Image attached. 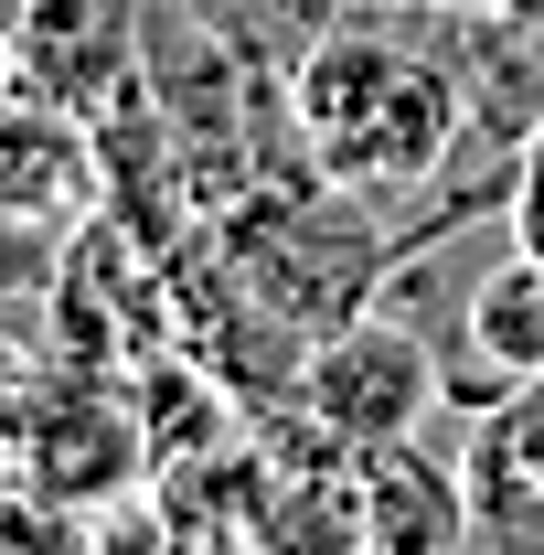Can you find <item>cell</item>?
<instances>
[{
  "mask_svg": "<svg viewBox=\"0 0 544 555\" xmlns=\"http://www.w3.org/2000/svg\"><path fill=\"white\" fill-rule=\"evenodd\" d=\"M213 246L235 257V278L268 299L299 343H321V332H341L352 310H374L396 288L406 224H385L363 193H341L321 171H277L246 204L213 214Z\"/></svg>",
  "mask_w": 544,
  "mask_h": 555,
  "instance_id": "2",
  "label": "cell"
},
{
  "mask_svg": "<svg viewBox=\"0 0 544 555\" xmlns=\"http://www.w3.org/2000/svg\"><path fill=\"white\" fill-rule=\"evenodd\" d=\"M11 11H22V0H0V22H11Z\"/></svg>",
  "mask_w": 544,
  "mask_h": 555,
  "instance_id": "15",
  "label": "cell"
},
{
  "mask_svg": "<svg viewBox=\"0 0 544 555\" xmlns=\"http://www.w3.org/2000/svg\"><path fill=\"white\" fill-rule=\"evenodd\" d=\"M363 513H374V555H459L470 470L427 438H385V449H363Z\"/></svg>",
  "mask_w": 544,
  "mask_h": 555,
  "instance_id": "8",
  "label": "cell"
},
{
  "mask_svg": "<svg viewBox=\"0 0 544 555\" xmlns=\"http://www.w3.org/2000/svg\"><path fill=\"white\" fill-rule=\"evenodd\" d=\"M299 406L321 416L332 438H352V449L427 438V416L449 406V352H438V332H416V321H396V310L374 299V310H352L341 332L310 343Z\"/></svg>",
  "mask_w": 544,
  "mask_h": 555,
  "instance_id": "3",
  "label": "cell"
},
{
  "mask_svg": "<svg viewBox=\"0 0 544 555\" xmlns=\"http://www.w3.org/2000/svg\"><path fill=\"white\" fill-rule=\"evenodd\" d=\"M150 0H22L11 11V86L54 96L75 118H107L139 86Z\"/></svg>",
  "mask_w": 544,
  "mask_h": 555,
  "instance_id": "4",
  "label": "cell"
},
{
  "mask_svg": "<svg viewBox=\"0 0 544 555\" xmlns=\"http://www.w3.org/2000/svg\"><path fill=\"white\" fill-rule=\"evenodd\" d=\"M0 86H11V22H0Z\"/></svg>",
  "mask_w": 544,
  "mask_h": 555,
  "instance_id": "14",
  "label": "cell"
},
{
  "mask_svg": "<svg viewBox=\"0 0 544 555\" xmlns=\"http://www.w3.org/2000/svg\"><path fill=\"white\" fill-rule=\"evenodd\" d=\"M11 449H22V470L54 491L65 513H107V502L150 470V427H139L107 385H43Z\"/></svg>",
  "mask_w": 544,
  "mask_h": 555,
  "instance_id": "5",
  "label": "cell"
},
{
  "mask_svg": "<svg viewBox=\"0 0 544 555\" xmlns=\"http://www.w3.org/2000/svg\"><path fill=\"white\" fill-rule=\"evenodd\" d=\"M513 246L544 257V129L523 139V160H513Z\"/></svg>",
  "mask_w": 544,
  "mask_h": 555,
  "instance_id": "11",
  "label": "cell"
},
{
  "mask_svg": "<svg viewBox=\"0 0 544 555\" xmlns=\"http://www.w3.org/2000/svg\"><path fill=\"white\" fill-rule=\"evenodd\" d=\"M491 427H502V449L534 470V491H544V374L534 385H513V396H491Z\"/></svg>",
  "mask_w": 544,
  "mask_h": 555,
  "instance_id": "10",
  "label": "cell"
},
{
  "mask_svg": "<svg viewBox=\"0 0 544 555\" xmlns=\"http://www.w3.org/2000/svg\"><path fill=\"white\" fill-rule=\"evenodd\" d=\"M352 11H449V0H352Z\"/></svg>",
  "mask_w": 544,
  "mask_h": 555,
  "instance_id": "13",
  "label": "cell"
},
{
  "mask_svg": "<svg viewBox=\"0 0 544 555\" xmlns=\"http://www.w3.org/2000/svg\"><path fill=\"white\" fill-rule=\"evenodd\" d=\"M0 214L33 224H96L107 214V150L96 118H75L33 86H0Z\"/></svg>",
  "mask_w": 544,
  "mask_h": 555,
  "instance_id": "6",
  "label": "cell"
},
{
  "mask_svg": "<svg viewBox=\"0 0 544 555\" xmlns=\"http://www.w3.org/2000/svg\"><path fill=\"white\" fill-rule=\"evenodd\" d=\"M288 129H299V160L341 193L438 204L470 150V75H459V54L416 43L406 11H332L310 33V54L288 65Z\"/></svg>",
  "mask_w": 544,
  "mask_h": 555,
  "instance_id": "1",
  "label": "cell"
},
{
  "mask_svg": "<svg viewBox=\"0 0 544 555\" xmlns=\"http://www.w3.org/2000/svg\"><path fill=\"white\" fill-rule=\"evenodd\" d=\"M33 396H43V374L22 363V343H11V321H0V438H22V416H33Z\"/></svg>",
  "mask_w": 544,
  "mask_h": 555,
  "instance_id": "12",
  "label": "cell"
},
{
  "mask_svg": "<svg viewBox=\"0 0 544 555\" xmlns=\"http://www.w3.org/2000/svg\"><path fill=\"white\" fill-rule=\"evenodd\" d=\"M534 374H544V257L502 246L470 278V310L449 332V406L470 416L491 396H513V385H534Z\"/></svg>",
  "mask_w": 544,
  "mask_h": 555,
  "instance_id": "7",
  "label": "cell"
},
{
  "mask_svg": "<svg viewBox=\"0 0 544 555\" xmlns=\"http://www.w3.org/2000/svg\"><path fill=\"white\" fill-rule=\"evenodd\" d=\"M65 268H75V224L0 214V321H33L43 299H65Z\"/></svg>",
  "mask_w": 544,
  "mask_h": 555,
  "instance_id": "9",
  "label": "cell"
}]
</instances>
